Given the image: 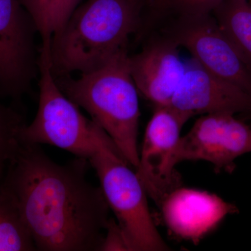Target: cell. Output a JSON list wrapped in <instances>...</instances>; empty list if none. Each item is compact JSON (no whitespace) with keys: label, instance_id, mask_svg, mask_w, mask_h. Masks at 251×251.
<instances>
[{"label":"cell","instance_id":"1","mask_svg":"<svg viewBox=\"0 0 251 251\" xmlns=\"http://www.w3.org/2000/svg\"><path fill=\"white\" fill-rule=\"evenodd\" d=\"M88 160L66 165L34 144L21 143L5 170L3 184L14 195L36 251H100L109 219L101 188L87 181Z\"/></svg>","mask_w":251,"mask_h":251},{"label":"cell","instance_id":"21","mask_svg":"<svg viewBox=\"0 0 251 251\" xmlns=\"http://www.w3.org/2000/svg\"><path fill=\"white\" fill-rule=\"evenodd\" d=\"M4 175L0 174V182L2 181L3 177H4Z\"/></svg>","mask_w":251,"mask_h":251},{"label":"cell","instance_id":"3","mask_svg":"<svg viewBox=\"0 0 251 251\" xmlns=\"http://www.w3.org/2000/svg\"><path fill=\"white\" fill-rule=\"evenodd\" d=\"M128 57L125 48L101 67L81 74L79 78L70 75L54 78L63 93L90 114L136 169L140 153L139 92L130 75Z\"/></svg>","mask_w":251,"mask_h":251},{"label":"cell","instance_id":"23","mask_svg":"<svg viewBox=\"0 0 251 251\" xmlns=\"http://www.w3.org/2000/svg\"><path fill=\"white\" fill-rule=\"evenodd\" d=\"M249 2H250V4H251V0H249Z\"/></svg>","mask_w":251,"mask_h":251},{"label":"cell","instance_id":"18","mask_svg":"<svg viewBox=\"0 0 251 251\" xmlns=\"http://www.w3.org/2000/svg\"><path fill=\"white\" fill-rule=\"evenodd\" d=\"M81 0H52L50 21L52 36L60 30L70 18Z\"/></svg>","mask_w":251,"mask_h":251},{"label":"cell","instance_id":"20","mask_svg":"<svg viewBox=\"0 0 251 251\" xmlns=\"http://www.w3.org/2000/svg\"><path fill=\"white\" fill-rule=\"evenodd\" d=\"M161 1L162 0H155V4H156V6H158V5L161 2Z\"/></svg>","mask_w":251,"mask_h":251},{"label":"cell","instance_id":"8","mask_svg":"<svg viewBox=\"0 0 251 251\" xmlns=\"http://www.w3.org/2000/svg\"><path fill=\"white\" fill-rule=\"evenodd\" d=\"M168 37L185 48L204 69L251 94V72L212 14L179 18Z\"/></svg>","mask_w":251,"mask_h":251},{"label":"cell","instance_id":"6","mask_svg":"<svg viewBox=\"0 0 251 251\" xmlns=\"http://www.w3.org/2000/svg\"><path fill=\"white\" fill-rule=\"evenodd\" d=\"M192 116L168 105L156 106L149 122L135 171L148 197L160 207L180 187L176 151L185 124Z\"/></svg>","mask_w":251,"mask_h":251},{"label":"cell","instance_id":"10","mask_svg":"<svg viewBox=\"0 0 251 251\" xmlns=\"http://www.w3.org/2000/svg\"><path fill=\"white\" fill-rule=\"evenodd\" d=\"M168 106L191 116L251 113V94L209 72L193 58Z\"/></svg>","mask_w":251,"mask_h":251},{"label":"cell","instance_id":"12","mask_svg":"<svg viewBox=\"0 0 251 251\" xmlns=\"http://www.w3.org/2000/svg\"><path fill=\"white\" fill-rule=\"evenodd\" d=\"M169 37L156 39L128 57L130 75L138 92L155 106L168 105L184 77L186 63Z\"/></svg>","mask_w":251,"mask_h":251},{"label":"cell","instance_id":"4","mask_svg":"<svg viewBox=\"0 0 251 251\" xmlns=\"http://www.w3.org/2000/svg\"><path fill=\"white\" fill-rule=\"evenodd\" d=\"M125 237L128 251H163L169 247L153 222L148 194L136 171L108 136L89 160Z\"/></svg>","mask_w":251,"mask_h":251},{"label":"cell","instance_id":"16","mask_svg":"<svg viewBox=\"0 0 251 251\" xmlns=\"http://www.w3.org/2000/svg\"><path fill=\"white\" fill-rule=\"evenodd\" d=\"M35 24L42 39L41 49H50L52 37L50 12L52 0H20Z\"/></svg>","mask_w":251,"mask_h":251},{"label":"cell","instance_id":"17","mask_svg":"<svg viewBox=\"0 0 251 251\" xmlns=\"http://www.w3.org/2000/svg\"><path fill=\"white\" fill-rule=\"evenodd\" d=\"M224 0H162L156 7L170 9L179 18L196 17L211 14Z\"/></svg>","mask_w":251,"mask_h":251},{"label":"cell","instance_id":"2","mask_svg":"<svg viewBox=\"0 0 251 251\" xmlns=\"http://www.w3.org/2000/svg\"><path fill=\"white\" fill-rule=\"evenodd\" d=\"M134 0H87L53 34L50 49L54 77L85 74L127 47L138 24Z\"/></svg>","mask_w":251,"mask_h":251},{"label":"cell","instance_id":"15","mask_svg":"<svg viewBox=\"0 0 251 251\" xmlns=\"http://www.w3.org/2000/svg\"><path fill=\"white\" fill-rule=\"evenodd\" d=\"M25 122L14 107L7 106L0 100V174L17 154L21 143L20 135Z\"/></svg>","mask_w":251,"mask_h":251},{"label":"cell","instance_id":"22","mask_svg":"<svg viewBox=\"0 0 251 251\" xmlns=\"http://www.w3.org/2000/svg\"><path fill=\"white\" fill-rule=\"evenodd\" d=\"M135 1H138V2H139V1H141V0H134Z\"/></svg>","mask_w":251,"mask_h":251},{"label":"cell","instance_id":"7","mask_svg":"<svg viewBox=\"0 0 251 251\" xmlns=\"http://www.w3.org/2000/svg\"><path fill=\"white\" fill-rule=\"evenodd\" d=\"M32 18L20 0H0V97L18 103L39 73Z\"/></svg>","mask_w":251,"mask_h":251},{"label":"cell","instance_id":"11","mask_svg":"<svg viewBox=\"0 0 251 251\" xmlns=\"http://www.w3.org/2000/svg\"><path fill=\"white\" fill-rule=\"evenodd\" d=\"M168 229L186 240L198 242L238 209L215 194L193 188H176L160 206Z\"/></svg>","mask_w":251,"mask_h":251},{"label":"cell","instance_id":"14","mask_svg":"<svg viewBox=\"0 0 251 251\" xmlns=\"http://www.w3.org/2000/svg\"><path fill=\"white\" fill-rule=\"evenodd\" d=\"M36 251L14 195L0 182V251Z\"/></svg>","mask_w":251,"mask_h":251},{"label":"cell","instance_id":"9","mask_svg":"<svg viewBox=\"0 0 251 251\" xmlns=\"http://www.w3.org/2000/svg\"><path fill=\"white\" fill-rule=\"evenodd\" d=\"M251 152V126L234 115H203L189 132L181 137L176 151V162L204 161L216 171H233L234 161Z\"/></svg>","mask_w":251,"mask_h":251},{"label":"cell","instance_id":"5","mask_svg":"<svg viewBox=\"0 0 251 251\" xmlns=\"http://www.w3.org/2000/svg\"><path fill=\"white\" fill-rule=\"evenodd\" d=\"M39 100L34 121L25 125L21 143L52 145L90 160L99 144L109 136L60 90L51 72L50 51L40 50Z\"/></svg>","mask_w":251,"mask_h":251},{"label":"cell","instance_id":"19","mask_svg":"<svg viewBox=\"0 0 251 251\" xmlns=\"http://www.w3.org/2000/svg\"><path fill=\"white\" fill-rule=\"evenodd\" d=\"M100 251H128L122 229L113 218L109 219Z\"/></svg>","mask_w":251,"mask_h":251},{"label":"cell","instance_id":"13","mask_svg":"<svg viewBox=\"0 0 251 251\" xmlns=\"http://www.w3.org/2000/svg\"><path fill=\"white\" fill-rule=\"evenodd\" d=\"M211 14L251 72V4L249 0H224Z\"/></svg>","mask_w":251,"mask_h":251}]
</instances>
